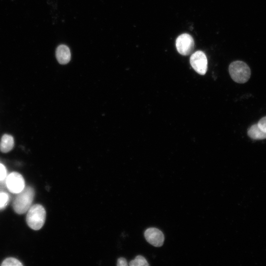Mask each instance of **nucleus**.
I'll list each match as a JSON object with an SVG mask.
<instances>
[{
    "label": "nucleus",
    "mask_w": 266,
    "mask_h": 266,
    "mask_svg": "<svg viewBox=\"0 0 266 266\" xmlns=\"http://www.w3.org/2000/svg\"><path fill=\"white\" fill-rule=\"evenodd\" d=\"M34 196V189L30 186L24 189L16 197L13 202L14 211L18 214L25 213L31 206Z\"/></svg>",
    "instance_id": "obj_1"
},
{
    "label": "nucleus",
    "mask_w": 266,
    "mask_h": 266,
    "mask_svg": "<svg viewBox=\"0 0 266 266\" xmlns=\"http://www.w3.org/2000/svg\"><path fill=\"white\" fill-rule=\"evenodd\" d=\"M46 218V211L40 204H36L30 207L26 217L28 226L34 230H38L43 226Z\"/></svg>",
    "instance_id": "obj_2"
},
{
    "label": "nucleus",
    "mask_w": 266,
    "mask_h": 266,
    "mask_svg": "<svg viewBox=\"0 0 266 266\" xmlns=\"http://www.w3.org/2000/svg\"><path fill=\"white\" fill-rule=\"evenodd\" d=\"M229 71L232 79L238 83H246L251 76L250 67L246 63L241 61H235L231 63Z\"/></svg>",
    "instance_id": "obj_3"
},
{
    "label": "nucleus",
    "mask_w": 266,
    "mask_h": 266,
    "mask_svg": "<svg viewBox=\"0 0 266 266\" xmlns=\"http://www.w3.org/2000/svg\"><path fill=\"white\" fill-rule=\"evenodd\" d=\"M194 40L193 37L188 33H183L177 37L176 47L177 51L182 55L191 54L194 48Z\"/></svg>",
    "instance_id": "obj_4"
},
{
    "label": "nucleus",
    "mask_w": 266,
    "mask_h": 266,
    "mask_svg": "<svg viewBox=\"0 0 266 266\" xmlns=\"http://www.w3.org/2000/svg\"><path fill=\"white\" fill-rule=\"evenodd\" d=\"M190 63L197 73L201 75L205 74L207 69V59L203 52L198 51L193 53L190 59Z\"/></svg>",
    "instance_id": "obj_5"
},
{
    "label": "nucleus",
    "mask_w": 266,
    "mask_h": 266,
    "mask_svg": "<svg viewBox=\"0 0 266 266\" xmlns=\"http://www.w3.org/2000/svg\"><path fill=\"white\" fill-rule=\"evenodd\" d=\"M6 184L9 191L14 194L21 192L25 188V181L23 176L16 172H13L8 175Z\"/></svg>",
    "instance_id": "obj_6"
},
{
    "label": "nucleus",
    "mask_w": 266,
    "mask_h": 266,
    "mask_svg": "<svg viewBox=\"0 0 266 266\" xmlns=\"http://www.w3.org/2000/svg\"><path fill=\"white\" fill-rule=\"evenodd\" d=\"M144 236L148 242L155 247L162 246L165 237L163 233L156 228H149L144 232Z\"/></svg>",
    "instance_id": "obj_7"
},
{
    "label": "nucleus",
    "mask_w": 266,
    "mask_h": 266,
    "mask_svg": "<svg viewBox=\"0 0 266 266\" xmlns=\"http://www.w3.org/2000/svg\"><path fill=\"white\" fill-rule=\"evenodd\" d=\"M56 57L60 64H67L71 59V53L69 47L64 44L59 45L56 48Z\"/></svg>",
    "instance_id": "obj_8"
},
{
    "label": "nucleus",
    "mask_w": 266,
    "mask_h": 266,
    "mask_svg": "<svg viewBox=\"0 0 266 266\" xmlns=\"http://www.w3.org/2000/svg\"><path fill=\"white\" fill-rule=\"evenodd\" d=\"M248 135L254 140L266 139V133L263 131L257 124L251 126L247 132Z\"/></svg>",
    "instance_id": "obj_9"
},
{
    "label": "nucleus",
    "mask_w": 266,
    "mask_h": 266,
    "mask_svg": "<svg viewBox=\"0 0 266 266\" xmlns=\"http://www.w3.org/2000/svg\"><path fill=\"white\" fill-rule=\"evenodd\" d=\"M14 144L13 137L7 134H4L0 142V150L3 153H7L13 148Z\"/></svg>",
    "instance_id": "obj_10"
},
{
    "label": "nucleus",
    "mask_w": 266,
    "mask_h": 266,
    "mask_svg": "<svg viewBox=\"0 0 266 266\" xmlns=\"http://www.w3.org/2000/svg\"><path fill=\"white\" fill-rule=\"evenodd\" d=\"M130 266H149L145 258L141 255L137 256L135 258L129 263Z\"/></svg>",
    "instance_id": "obj_11"
},
{
    "label": "nucleus",
    "mask_w": 266,
    "mask_h": 266,
    "mask_svg": "<svg viewBox=\"0 0 266 266\" xmlns=\"http://www.w3.org/2000/svg\"><path fill=\"white\" fill-rule=\"evenodd\" d=\"M1 266H22V264L16 259L8 258L3 261Z\"/></svg>",
    "instance_id": "obj_12"
},
{
    "label": "nucleus",
    "mask_w": 266,
    "mask_h": 266,
    "mask_svg": "<svg viewBox=\"0 0 266 266\" xmlns=\"http://www.w3.org/2000/svg\"><path fill=\"white\" fill-rule=\"evenodd\" d=\"M9 200L8 196L5 193H0V209L6 206Z\"/></svg>",
    "instance_id": "obj_13"
},
{
    "label": "nucleus",
    "mask_w": 266,
    "mask_h": 266,
    "mask_svg": "<svg viewBox=\"0 0 266 266\" xmlns=\"http://www.w3.org/2000/svg\"><path fill=\"white\" fill-rule=\"evenodd\" d=\"M257 124L263 131L266 133V116L262 118Z\"/></svg>",
    "instance_id": "obj_14"
},
{
    "label": "nucleus",
    "mask_w": 266,
    "mask_h": 266,
    "mask_svg": "<svg viewBox=\"0 0 266 266\" xmlns=\"http://www.w3.org/2000/svg\"><path fill=\"white\" fill-rule=\"evenodd\" d=\"M6 176V169L4 166L0 163V181L5 179Z\"/></svg>",
    "instance_id": "obj_15"
},
{
    "label": "nucleus",
    "mask_w": 266,
    "mask_h": 266,
    "mask_svg": "<svg viewBox=\"0 0 266 266\" xmlns=\"http://www.w3.org/2000/svg\"><path fill=\"white\" fill-rule=\"evenodd\" d=\"M117 265L118 266H127V260L124 258H120L118 259Z\"/></svg>",
    "instance_id": "obj_16"
}]
</instances>
